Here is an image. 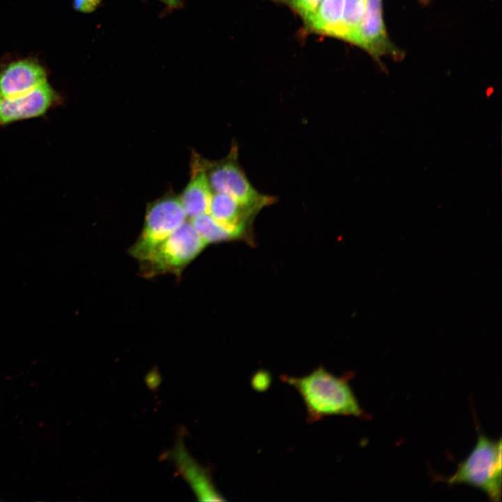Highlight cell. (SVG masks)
Listing matches in <instances>:
<instances>
[{
    "mask_svg": "<svg viewBox=\"0 0 502 502\" xmlns=\"http://www.w3.org/2000/svg\"><path fill=\"white\" fill-rule=\"evenodd\" d=\"M271 376L267 372L260 370L252 377V387L258 391L265 390L269 386L271 381Z\"/></svg>",
    "mask_w": 502,
    "mask_h": 502,
    "instance_id": "9a60e30c",
    "label": "cell"
},
{
    "mask_svg": "<svg viewBox=\"0 0 502 502\" xmlns=\"http://www.w3.org/2000/svg\"><path fill=\"white\" fill-rule=\"evenodd\" d=\"M191 162L190 180L179 198L190 218L208 213L213 193L206 172V161L195 155Z\"/></svg>",
    "mask_w": 502,
    "mask_h": 502,
    "instance_id": "9c48e42d",
    "label": "cell"
},
{
    "mask_svg": "<svg viewBox=\"0 0 502 502\" xmlns=\"http://www.w3.org/2000/svg\"><path fill=\"white\" fill-rule=\"evenodd\" d=\"M344 0H321L315 13L306 22L311 31L341 38Z\"/></svg>",
    "mask_w": 502,
    "mask_h": 502,
    "instance_id": "8fae6325",
    "label": "cell"
},
{
    "mask_svg": "<svg viewBox=\"0 0 502 502\" xmlns=\"http://www.w3.org/2000/svg\"><path fill=\"white\" fill-rule=\"evenodd\" d=\"M365 9V0H344L341 38L353 43Z\"/></svg>",
    "mask_w": 502,
    "mask_h": 502,
    "instance_id": "4fadbf2b",
    "label": "cell"
},
{
    "mask_svg": "<svg viewBox=\"0 0 502 502\" xmlns=\"http://www.w3.org/2000/svg\"><path fill=\"white\" fill-rule=\"evenodd\" d=\"M257 211L225 193L213 192L208 213L218 222L244 234L248 219Z\"/></svg>",
    "mask_w": 502,
    "mask_h": 502,
    "instance_id": "30bf717a",
    "label": "cell"
},
{
    "mask_svg": "<svg viewBox=\"0 0 502 502\" xmlns=\"http://www.w3.org/2000/svg\"><path fill=\"white\" fill-rule=\"evenodd\" d=\"M59 100L47 81L33 91L14 98L0 96V126L40 116Z\"/></svg>",
    "mask_w": 502,
    "mask_h": 502,
    "instance_id": "8992f818",
    "label": "cell"
},
{
    "mask_svg": "<svg viewBox=\"0 0 502 502\" xmlns=\"http://www.w3.org/2000/svg\"><path fill=\"white\" fill-rule=\"evenodd\" d=\"M207 245L190 221H185L140 262L142 273L146 277L163 273L178 275Z\"/></svg>",
    "mask_w": 502,
    "mask_h": 502,
    "instance_id": "3957f363",
    "label": "cell"
},
{
    "mask_svg": "<svg viewBox=\"0 0 502 502\" xmlns=\"http://www.w3.org/2000/svg\"><path fill=\"white\" fill-rule=\"evenodd\" d=\"M47 82L44 68L31 59L16 61L0 72V96L10 98L29 93Z\"/></svg>",
    "mask_w": 502,
    "mask_h": 502,
    "instance_id": "52a82bcc",
    "label": "cell"
},
{
    "mask_svg": "<svg viewBox=\"0 0 502 502\" xmlns=\"http://www.w3.org/2000/svg\"><path fill=\"white\" fill-rule=\"evenodd\" d=\"M162 2L167 7L176 9L178 8L181 6L182 0H159Z\"/></svg>",
    "mask_w": 502,
    "mask_h": 502,
    "instance_id": "e0dca14e",
    "label": "cell"
},
{
    "mask_svg": "<svg viewBox=\"0 0 502 502\" xmlns=\"http://www.w3.org/2000/svg\"><path fill=\"white\" fill-rule=\"evenodd\" d=\"M187 218L180 199L166 197L151 203L146 209L142 231L129 250L139 262L183 224Z\"/></svg>",
    "mask_w": 502,
    "mask_h": 502,
    "instance_id": "277c9868",
    "label": "cell"
},
{
    "mask_svg": "<svg viewBox=\"0 0 502 502\" xmlns=\"http://www.w3.org/2000/svg\"><path fill=\"white\" fill-rule=\"evenodd\" d=\"M190 222L207 244L239 238L241 234L218 222L208 213L190 218Z\"/></svg>",
    "mask_w": 502,
    "mask_h": 502,
    "instance_id": "7c38bea8",
    "label": "cell"
},
{
    "mask_svg": "<svg viewBox=\"0 0 502 502\" xmlns=\"http://www.w3.org/2000/svg\"><path fill=\"white\" fill-rule=\"evenodd\" d=\"M102 0H73L74 8L81 13H89L95 11Z\"/></svg>",
    "mask_w": 502,
    "mask_h": 502,
    "instance_id": "2e32d148",
    "label": "cell"
},
{
    "mask_svg": "<svg viewBox=\"0 0 502 502\" xmlns=\"http://www.w3.org/2000/svg\"><path fill=\"white\" fill-rule=\"evenodd\" d=\"M288 6L303 20H308L317 11L321 0H273Z\"/></svg>",
    "mask_w": 502,
    "mask_h": 502,
    "instance_id": "5bb4252c",
    "label": "cell"
},
{
    "mask_svg": "<svg viewBox=\"0 0 502 502\" xmlns=\"http://www.w3.org/2000/svg\"><path fill=\"white\" fill-rule=\"evenodd\" d=\"M206 172L213 192L229 195L248 208L258 211L272 201L271 197L260 194L252 187L240 168L235 155L218 162L206 161Z\"/></svg>",
    "mask_w": 502,
    "mask_h": 502,
    "instance_id": "5b68a950",
    "label": "cell"
},
{
    "mask_svg": "<svg viewBox=\"0 0 502 502\" xmlns=\"http://www.w3.org/2000/svg\"><path fill=\"white\" fill-rule=\"evenodd\" d=\"M501 439H492L479 433L477 441L461 462L455 473L445 479L454 485L465 484L479 489L492 501H501Z\"/></svg>",
    "mask_w": 502,
    "mask_h": 502,
    "instance_id": "7a4b0ae2",
    "label": "cell"
},
{
    "mask_svg": "<svg viewBox=\"0 0 502 502\" xmlns=\"http://www.w3.org/2000/svg\"><path fill=\"white\" fill-rule=\"evenodd\" d=\"M353 374L337 376L319 366L303 376H280V379L300 394L307 411V421L313 423L330 416L367 418L351 387Z\"/></svg>",
    "mask_w": 502,
    "mask_h": 502,
    "instance_id": "6da1fadb",
    "label": "cell"
},
{
    "mask_svg": "<svg viewBox=\"0 0 502 502\" xmlns=\"http://www.w3.org/2000/svg\"><path fill=\"white\" fill-rule=\"evenodd\" d=\"M353 43L374 56L392 50L383 22L381 0H365V13Z\"/></svg>",
    "mask_w": 502,
    "mask_h": 502,
    "instance_id": "ba28073f",
    "label": "cell"
}]
</instances>
